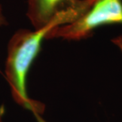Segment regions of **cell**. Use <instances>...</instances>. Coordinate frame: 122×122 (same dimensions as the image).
<instances>
[{
  "mask_svg": "<svg viewBox=\"0 0 122 122\" xmlns=\"http://www.w3.org/2000/svg\"><path fill=\"white\" fill-rule=\"evenodd\" d=\"M91 1L74 2L58 13L53 20L38 30L21 29L13 34L7 46L5 65L6 78L10 86L12 95L18 104L31 110L40 119L41 108L31 100L26 90V79L33 61L41 51L42 41L48 33L57 26L70 23L81 16L90 6Z\"/></svg>",
  "mask_w": 122,
  "mask_h": 122,
  "instance_id": "cell-1",
  "label": "cell"
},
{
  "mask_svg": "<svg viewBox=\"0 0 122 122\" xmlns=\"http://www.w3.org/2000/svg\"><path fill=\"white\" fill-rule=\"evenodd\" d=\"M112 24H122V0H93L81 16L52 29L46 39L80 40L89 36L95 29Z\"/></svg>",
  "mask_w": 122,
  "mask_h": 122,
  "instance_id": "cell-2",
  "label": "cell"
},
{
  "mask_svg": "<svg viewBox=\"0 0 122 122\" xmlns=\"http://www.w3.org/2000/svg\"><path fill=\"white\" fill-rule=\"evenodd\" d=\"M71 0H28L26 16L34 30H38L51 22L62 10L66 2Z\"/></svg>",
  "mask_w": 122,
  "mask_h": 122,
  "instance_id": "cell-3",
  "label": "cell"
},
{
  "mask_svg": "<svg viewBox=\"0 0 122 122\" xmlns=\"http://www.w3.org/2000/svg\"><path fill=\"white\" fill-rule=\"evenodd\" d=\"M6 19L3 14V10H2V5L0 3V26H3L6 25Z\"/></svg>",
  "mask_w": 122,
  "mask_h": 122,
  "instance_id": "cell-4",
  "label": "cell"
},
{
  "mask_svg": "<svg viewBox=\"0 0 122 122\" xmlns=\"http://www.w3.org/2000/svg\"><path fill=\"white\" fill-rule=\"evenodd\" d=\"M113 42L122 51V36H119L113 40Z\"/></svg>",
  "mask_w": 122,
  "mask_h": 122,
  "instance_id": "cell-5",
  "label": "cell"
},
{
  "mask_svg": "<svg viewBox=\"0 0 122 122\" xmlns=\"http://www.w3.org/2000/svg\"><path fill=\"white\" fill-rule=\"evenodd\" d=\"M2 115H3V111L2 109H0V122H2Z\"/></svg>",
  "mask_w": 122,
  "mask_h": 122,
  "instance_id": "cell-6",
  "label": "cell"
}]
</instances>
